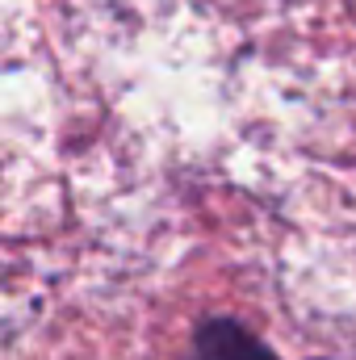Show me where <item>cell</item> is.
Listing matches in <instances>:
<instances>
[{"instance_id":"6da1fadb","label":"cell","mask_w":356,"mask_h":360,"mask_svg":"<svg viewBox=\"0 0 356 360\" xmlns=\"http://www.w3.org/2000/svg\"><path fill=\"white\" fill-rule=\"evenodd\" d=\"M189 360H281L265 335L235 314H210L189 335Z\"/></svg>"},{"instance_id":"7a4b0ae2","label":"cell","mask_w":356,"mask_h":360,"mask_svg":"<svg viewBox=\"0 0 356 360\" xmlns=\"http://www.w3.org/2000/svg\"><path fill=\"white\" fill-rule=\"evenodd\" d=\"M310 360H327V356H310Z\"/></svg>"}]
</instances>
